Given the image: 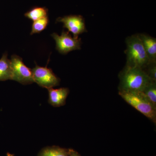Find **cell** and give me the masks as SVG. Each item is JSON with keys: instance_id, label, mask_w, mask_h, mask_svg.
<instances>
[{"instance_id": "obj_3", "label": "cell", "mask_w": 156, "mask_h": 156, "mask_svg": "<svg viewBox=\"0 0 156 156\" xmlns=\"http://www.w3.org/2000/svg\"><path fill=\"white\" fill-rule=\"evenodd\" d=\"M119 95L127 103L148 119L156 122V108L142 92L119 91Z\"/></svg>"}, {"instance_id": "obj_6", "label": "cell", "mask_w": 156, "mask_h": 156, "mask_svg": "<svg viewBox=\"0 0 156 156\" xmlns=\"http://www.w3.org/2000/svg\"><path fill=\"white\" fill-rule=\"evenodd\" d=\"M51 36L56 42V50L61 54H66L71 51L81 49V39L72 37L69 31L63 30L60 36L53 33Z\"/></svg>"}, {"instance_id": "obj_14", "label": "cell", "mask_w": 156, "mask_h": 156, "mask_svg": "<svg viewBox=\"0 0 156 156\" xmlns=\"http://www.w3.org/2000/svg\"><path fill=\"white\" fill-rule=\"evenodd\" d=\"M49 19L48 16L33 21L30 34L33 35L41 32L42 31L44 30L47 27Z\"/></svg>"}, {"instance_id": "obj_2", "label": "cell", "mask_w": 156, "mask_h": 156, "mask_svg": "<svg viewBox=\"0 0 156 156\" xmlns=\"http://www.w3.org/2000/svg\"><path fill=\"white\" fill-rule=\"evenodd\" d=\"M126 42V66L144 69L150 61L138 34L127 37Z\"/></svg>"}, {"instance_id": "obj_16", "label": "cell", "mask_w": 156, "mask_h": 156, "mask_svg": "<svg viewBox=\"0 0 156 156\" xmlns=\"http://www.w3.org/2000/svg\"><path fill=\"white\" fill-rule=\"evenodd\" d=\"M69 156H81L76 151L72 149H69Z\"/></svg>"}, {"instance_id": "obj_11", "label": "cell", "mask_w": 156, "mask_h": 156, "mask_svg": "<svg viewBox=\"0 0 156 156\" xmlns=\"http://www.w3.org/2000/svg\"><path fill=\"white\" fill-rule=\"evenodd\" d=\"M69 149L52 146L42 148L37 156H69Z\"/></svg>"}, {"instance_id": "obj_8", "label": "cell", "mask_w": 156, "mask_h": 156, "mask_svg": "<svg viewBox=\"0 0 156 156\" xmlns=\"http://www.w3.org/2000/svg\"><path fill=\"white\" fill-rule=\"evenodd\" d=\"M48 102L54 107H59L66 104V100L69 93L68 88H63L58 89L50 88L48 89Z\"/></svg>"}, {"instance_id": "obj_7", "label": "cell", "mask_w": 156, "mask_h": 156, "mask_svg": "<svg viewBox=\"0 0 156 156\" xmlns=\"http://www.w3.org/2000/svg\"><path fill=\"white\" fill-rule=\"evenodd\" d=\"M58 22L62 23L63 27L66 28L73 34V37L79 38L81 34L87 32L85 20L81 15H74L59 17L56 20Z\"/></svg>"}, {"instance_id": "obj_1", "label": "cell", "mask_w": 156, "mask_h": 156, "mask_svg": "<svg viewBox=\"0 0 156 156\" xmlns=\"http://www.w3.org/2000/svg\"><path fill=\"white\" fill-rule=\"evenodd\" d=\"M119 77V91L143 92L147 85L153 81L144 69L127 66L120 73Z\"/></svg>"}, {"instance_id": "obj_9", "label": "cell", "mask_w": 156, "mask_h": 156, "mask_svg": "<svg viewBox=\"0 0 156 156\" xmlns=\"http://www.w3.org/2000/svg\"><path fill=\"white\" fill-rule=\"evenodd\" d=\"M150 62H156V39L145 34H138Z\"/></svg>"}, {"instance_id": "obj_15", "label": "cell", "mask_w": 156, "mask_h": 156, "mask_svg": "<svg viewBox=\"0 0 156 156\" xmlns=\"http://www.w3.org/2000/svg\"><path fill=\"white\" fill-rule=\"evenodd\" d=\"M152 80L156 82V62H150L144 69Z\"/></svg>"}, {"instance_id": "obj_13", "label": "cell", "mask_w": 156, "mask_h": 156, "mask_svg": "<svg viewBox=\"0 0 156 156\" xmlns=\"http://www.w3.org/2000/svg\"><path fill=\"white\" fill-rule=\"evenodd\" d=\"M142 92L156 108V82L152 81Z\"/></svg>"}, {"instance_id": "obj_12", "label": "cell", "mask_w": 156, "mask_h": 156, "mask_svg": "<svg viewBox=\"0 0 156 156\" xmlns=\"http://www.w3.org/2000/svg\"><path fill=\"white\" fill-rule=\"evenodd\" d=\"M48 10L45 8L37 7L26 13V17L33 21L48 16Z\"/></svg>"}, {"instance_id": "obj_4", "label": "cell", "mask_w": 156, "mask_h": 156, "mask_svg": "<svg viewBox=\"0 0 156 156\" xmlns=\"http://www.w3.org/2000/svg\"><path fill=\"white\" fill-rule=\"evenodd\" d=\"M12 69V80L17 81L23 85L34 83L32 70L27 67L22 58L16 55L12 56L11 60Z\"/></svg>"}, {"instance_id": "obj_5", "label": "cell", "mask_w": 156, "mask_h": 156, "mask_svg": "<svg viewBox=\"0 0 156 156\" xmlns=\"http://www.w3.org/2000/svg\"><path fill=\"white\" fill-rule=\"evenodd\" d=\"M32 70L34 82L40 87L48 89L59 85L60 79L47 66L41 67L37 65Z\"/></svg>"}, {"instance_id": "obj_10", "label": "cell", "mask_w": 156, "mask_h": 156, "mask_svg": "<svg viewBox=\"0 0 156 156\" xmlns=\"http://www.w3.org/2000/svg\"><path fill=\"white\" fill-rule=\"evenodd\" d=\"M12 80L11 60L4 54L0 59V81Z\"/></svg>"}]
</instances>
